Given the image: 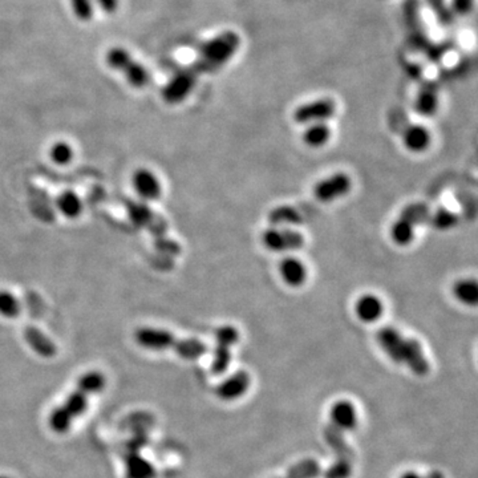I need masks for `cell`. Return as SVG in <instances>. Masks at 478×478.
Masks as SVG:
<instances>
[{
	"mask_svg": "<svg viewBox=\"0 0 478 478\" xmlns=\"http://www.w3.org/2000/svg\"><path fill=\"white\" fill-rule=\"evenodd\" d=\"M376 339L381 350L395 363L407 365L415 375L429 374L431 365L424 355L422 344L416 339L405 338L396 329L389 326L377 331Z\"/></svg>",
	"mask_w": 478,
	"mask_h": 478,
	"instance_id": "1",
	"label": "cell"
},
{
	"mask_svg": "<svg viewBox=\"0 0 478 478\" xmlns=\"http://www.w3.org/2000/svg\"><path fill=\"white\" fill-rule=\"evenodd\" d=\"M105 387V377L99 371H91L80 377L76 391L71 393L67 401L54 410L49 416V427L54 432L66 433L72 422L87 410V401L92 393H97Z\"/></svg>",
	"mask_w": 478,
	"mask_h": 478,
	"instance_id": "2",
	"label": "cell"
},
{
	"mask_svg": "<svg viewBox=\"0 0 478 478\" xmlns=\"http://www.w3.org/2000/svg\"><path fill=\"white\" fill-rule=\"evenodd\" d=\"M135 341L144 348L164 351L173 348L178 356L188 360L205 356L209 348L198 339H178L171 332L153 327H142L135 332Z\"/></svg>",
	"mask_w": 478,
	"mask_h": 478,
	"instance_id": "3",
	"label": "cell"
},
{
	"mask_svg": "<svg viewBox=\"0 0 478 478\" xmlns=\"http://www.w3.org/2000/svg\"><path fill=\"white\" fill-rule=\"evenodd\" d=\"M240 42V36L235 31L216 35L201 46L192 68L200 76L201 73H213L225 67L238 52Z\"/></svg>",
	"mask_w": 478,
	"mask_h": 478,
	"instance_id": "4",
	"label": "cell"
},
{
	"mask_svg": "<svg viewBox=\"0 0 478 478\" xmlns=\"http://www.w3.org/2000/svg\"><path fill=\"white\" fill-rule=\"evenodd\" d=\"M431 216L429 207L424 204H410L407 206L391 228V237L398 246H408L415 238V230L428 222Z\"/></svg>",
	"mask_w": 478,
	"mask_h": 478,
	"instance_id": "5",
	"label": "cell"
},
{
	"mask_svg": "<svg viewBox=\"0 0 478 478\" xmlns=\"http://www.w3.org/2000/svg\"><path fill=\"white\" fill-rule=\"evenodd\" d=\"M403 16L408 31L410 46L416 51L427 54L433 43L429 40L427 30L422 23L419 0H405L403 3Z\"/></svg>",
	"mask_w": 478,
	"mask_h": 478,
	"instance_id": "6",
	"label": "cell"
},
{
	"mask_svg": "<svg viewBox=\"0 0 478 478\" xmlns=\"http://www.w3.org/2000/svg\"><path fill=\"white\" fill-rule=\"evenodd\" d=\"M238 331L233 326H222L216 330V345L212 363V372L214 375H222L226 372L231 360L230 348L238 343Z\"/></svg>",
	"mask_w": 478,
	"mask_h": 478,
	"instance_id": "7",
	"label": "cell"
},
{
	"mask_svg": "<svg viewBox=\"0 0 478 478\" xmlns=\"http://www.w3.org/2000/svg\"><path fill=\"white\" fill-rule=\"evenodd\" d=\"M336 112V104L329 97L318 99L310 103L302 104L298 106L293 118L298 124H315V123H324L326 120L331 118Z\"/></svg>",
	"mask_w": 478,
	"mask_h": 478,
	"instance_id": "8",
	"label": "cell"
},
{
	"mask_svg": "<svg viewBox=\"0 0 478 478\" xmlns=\"http://www.w3.org/2000/svg\"><path fill=\"white\" fill-rule=\"evenodd\" d=\"M262 242L271 251L299 250L305 245V237L291 228H269L263 231Z\"/></svg>",
	"mask_w": 478,
	"mask_h": 478,
	"instance_id": "9",
	"label": "cell"
},
{
	"mask_svg": "<svg viewBox=\"0 0 478 478\" xmlns=\"http://www.w3.org/2000/svg\"><path fill=\"white\" fill-rule=\"evenodd\" d=\"M198 75L192 67L180 71L174 78L166 84L162 91V97L168 104H178L183 102L190 92L193 91Z\"/></svg>",
	"mask_w": 478,
	"mask_h": 478,
	"instance_id": "10",
	"label": "cell"
},
{
	"mask_svg": "<svg viewBox=\"0 0 478 478\" xmlns=\"http://www.w3.org/2000/svg\"><path fill=\"white\" fill-rule=\"evenodd\" d=\"M353 181L348 174L336 173L317 183L314 188V195L320 202H332L350 193Z\"/></svg>",
	"mask_w": 478,
	"mask_h": 478,
	"instance_id": "11",
	"label": "cell"
},
{
	"mask_svg": "<svg viewBox=\"0 0 478 478\" xmlns=\"http://www.w3.org/2000/svg\"><path fill=\"white\" fill-rule=\"evenodd\" d=\"M128 209H129V216L137 226L148 228L156 237H161L159 242L168 239L165 238V231H166L165 221L161 216H156L148 206L144 204H129Z\"/></svg>",
	"mask_w": 478,
	"mask_h": 478,
	"instance_id": "12",
	"label": "cell"
},
{
	"mask_svg": "<svg viewBox=\"0 0 478 478\" xmlns=\"http://www.w3.org/2000/svg\"><path fill=\"white\" fill-rule=\"evenodd\" d=\"M324 440L336 455V460H335L336 462H345V464L353 465V449L350 445L347 444L342 428L330 422L324 429Z\"/></svg>",
	"mask_w": 478,
	"mask_h": 478,
	"instance_id": "13",
	"label": "cell"
},
{
	"mask_svg": "<svg viewBox=\"0 0 478 478\" xmlns=\"http://www.w3.org/2000/svg\"><path fill=\"white\" fill-rule=\"evenodd\" d=\"M250 375L246 371H238L230 376L216 388V396L225 401H233L242 398L250 388Z\"/></svg>",
	"mask_w": 478,
	"mask_h": 478,
	"instance_id": "14",
	"label": "cell"
},
{
	"mask_svg": "<svg viewBox=\"0 0 478 478\" xmlns=\"http://www.w3.org/2000/svg\"><path fill=\"white\" fill-rule=\"evenodd\" d=\"M133 186L136 193L145 201H154L161 197L162 188L159 178L148 169H138L133 174Z\"/></svg>",
	"mask_w": 478,
	"mask_h": 478,
	"instance_id": "15",
	"label": "cell"
},
{
	"mask_svg": "<svg viewBox=\"0 0 478 478\" xmlns=\"http://www.w3.org/2000/svg\"><path fill=\"white\" fill-rule=\"evenodd\" d=\"M439 108V87L434 81L422 82L416 102L415 109L422 116H432Z\"/></svg>",
	"mask_w": 478,
	"mask_h": 478,
	"instance_id": "16",
	"label": "cell"
},
{
	"mask_svg": "<svg viewBox=\"0 0 478 478\" xmlns=\"http://www.w3.org/2000/svg\"><path fill=\"white\" fill-rule=\"evenodd\" d=\"M24 339L27 344L34 350L35 353L43 357H54L57 353L56 345L47 335L34 326L25 327Z\"/></svg>",
	"mask_w": 478,
	"mask_h": 478,
	"instance_id": "17",
	"label": "cell"
},
{
	"mask_svg": "<svg viewBox=\"0 0 478 478\" xmlns=\"http://www.w3.org/2000/svg\"><path fill=\"white\" fill-rule=\"evenodd\" d=\"M331 422L342 428L344 432H351L357 425L356 410L350 401H338L331 408Z\"/></svg>",
	"mask_w": 478,
	"mask_h": 478,
	"instance_id": "18",
	"label": "cell"
},
{
	"mask_svg": "<svg viewBox=\"0 0 478 478\" xmlns=\"http://www.w3.org/2000/svg\"><path fill=\"white\" fill-rule=\"evenodd\" d=\"M355 312L357 318L364 323H374L383 315L384 306L383 302L372 294L360 296L355 305Z\"/></svg>",
	"mask_w": 478,
	"mask_h": 478,
	"instance_id": "19",
	"label": "cell"
},
{
	"mask_svg": "<svg viewBox=\"0 0 478 478\" xmlns=\"http://www.w3.org/2000/svg\"><path fill=\"white\" fill-rule=\"evenodd\" d=\"M403 141L410 152L422 153L431 144V133L425 126L417 124L405 126L403 132Z\"/></svg>",
	"mask_w": 478,
	"mask_h": 478,
	"instance_id": "20",
	"label": "cell"
},
{
	"mask_svg": "<svg viewBox=\"0 0 478 478\" xmlns=\"http://www.w3.org/2000/svg\"><path fill=\"white\" fill-rule=\"evenodd\" d=\"M279 271L286 283L293 287L303 285L307 278V269L305 263L298 258L288 257L279 264Z\"/></svg>",
	"mask_w": 478,
	"mask_h": 478,
	"instance_id": "21",
	"label": "cell"
},
{
	"mask_svg": "<svg viewBox=\"0 0 478 478\" xmlns=\"http://www.w3.org/2000/svg\"><path fill=\"white\" fill-rule=\"evenodd\" d=\"M305 219L303 214L293 206H278L274 207L269 214V221L275 226L281 225H299Z\"/></svg>",
	"mask_w": 478,
	"mask_h": 478,
	"instance_id": "22",
	"label": "cell"
},
{
	"mask_svg": "<svg viewBox=\"0 0 478 478\" xmlns=\"http://www.w3.org/2000/svg\"><path fill=\"white\" fill-rule=\"evenodd\" d=\"M331 129L326 123H315L308 126L303 133V141L311 148H319L330 140Z\"/></svg>",
	"mask_w": 478,
	"mask_h": 478,
	"instance_id": "23",
	"label": "cell"
},
{
	"mask_svg": "<svg viewBox=\"0 0 478 478\" xmlns=\"http://www.w3.org/2000/svg\"><path fill=\"white\" fill-rule=\"evenodd\" d=\"M453 294L455 299L467 306H474L477 303L478 288L476 281L461 279L453 285Z\"/></svg>",
	"mask_w": 478,
	"mask_h": 478,
	"instance_id": "24",
	"label": "cell"
},
{
	"mask_svg": "<svg viewBox=\"0 0 478 478\" xmlns=\"http://www.w3.org/2000/svg\"><path fill=\"white\" fill-rule=\"evenodd\" d=\"M57 207L60 213L69 219H75L82 212V204L79 195L73 192H64L57 200Z\"/></svg>",
	"mask_w": 478,
	"mask_h": 478,
	"instance_id": "25",
	"label": "cell"
},
{
	"mask_svg": "<svg viewBox=\"0 0 478 478\" xmlns=\"http://www.w3.org/2000/svg\"><path fill=\"white\" fill-rule=\"evenodd\" d=\"M128 476L129 478H154L156 472L153 467L141 458L140 455H130L128 457Z\"/></svg>",
	"mask_w": 478,
	"mask_h": 478,
	"instance_id": "26",
	"label": "cell"
},
{
	"mask_svg": "<svg viewBox=\"0 0 478 478\" xmlns=\"http://www.w3.org/2000/svg\"><path fill=\"white\" fill-rule=\"evenodd\" d=\"M128 82L135 88L147 87L149 81V73L147 68L136 60H132L123 71Z\"/></svg>",
	"mask_w": 478,
	"mask_h": 478,
	"instance_id": "27",
	"label": "cell"
},
{
	"mask_svg": "<svg viewBox=\"0 0 478 478\" xmlns=\"http://www.w3.org/2000/svg\"><path fill=\"white\" fill-rule=\"evenodd\" d=\"M428 222L432 228H437L440 231H445V230L455 228L457 222H458V216H455V213L451 212L449 209L440 207L434 213H431Z\"/></svg>",
	"mask_w": 478,
	"mask_h": 478,
	"instance_id": "28",
	"label": "cell"
},
{
	"mask_svg": "<svg viewBox=\"0 0 478 478\" xmlns=\"http://www.w3.org/2000/svg\"><path fill=\"white\" fill-rule=\"evenodd\" d=\"M321 469L317 460L308 458L295 464L283 478H317Z\"/></svg>",
	"mask_w": 478,
	"mask_h": 478,
	"instance_id": "29",
	"label": "cell"
},
{
	"mask_svg": "<svg viewBox=\"0 0 478 478\" xmlns=\"http://www.w3.org/2000/svg\"><path fill=\"white\" fill-rule=\"evenodd\" d=\"M22 311L20 302L18 298L7 290H0V315L7 319L19 317Z\"/></svg>",
	"mask_w": 478,
	"mask_h": 478,
	"instance_id": "30",
	"label": "cell"
},
{
	"mask_svg": "<svg viewBox=\"0 0 478 478\" xmlns=\"http://www.w3.org/2000/svg\"><path fill=\"white\" fill-rule=\"evenodd\" d=\"M105 60H106L108 67H111L114 71L123 72L126 66L133 60V57L130 56V54L124 48L114 47L108 51Z\"/></svg>",
	"mask_w": 478,
	"mask_h": 478,
	"instance_id": "31",
	"label": "cell"
},
{
	"mask_svg": "<svg viewBox=\"0 0 478 478\" xmlns=\"http://www.w3.org/2000/svg\"><path fill=\"white\" fill-rule=\"evenodd\" d=\"M49 157L57 165H68L73 159V149L67 142L59 141L51 147Z\"/></svg>",
	"mask_w": 478,
	"mask_h": 478,
	"instance_id": "32",
	"label": "cell"
},
{
	"mask_svg": "<svg viewBox=\"0 0 478 478\" xmlns=\"http://www.w3.org/2000/svg\"><path fill=\"white\" fill-rule=\"evenodd\" d=\"M427 1L440 23L443 25H451L453 23V12L448 7L446 0H427Z\"/></svg>",
	"mask_w": 478,
	"mask_h": 478,
	"instance_id": "33",
	"label": "cell"
},
{
	"mask_svg": "<svg viewBox=\"0 0 478 478\" xmlns=\"http://www.w3.org/2000/svg\"><path fill=\"white\" fill-rule=\"evenodd\" d=\"M69 1H71L72 11L76 15L78 19L82 20V22L91 20L92 16H93L92 0H69Z\"/></svg>",
	"mask_w": 478,
	"mask_h": 478,
	"instance_id": "34",
	"label": "cell"
},
{
	"mask_svg": "<svg viewBox=\"0 0 478 478\" xmlns=\"http://www.w3.org/2000/svg\"><path fill=\"white\" fill-rule=\"evenodd\" d=\"M353 464L333 462L324 473V478H350L353 476Z\"/></svg>",
	"mask_w": 478,
	"mask_h": 478,
	"instance_id": "35",
	"label": "cell"
},
{
	"mask_svg": "<svg viewBox=\"0 0 478 478\" xmlns=\"http://www.w3.org/2000/svg\"><path fill=\"white\" fill-rule=\"evenodd\" d=\"M472 7H473V0H452L451 10L453 13L464 16L472 11Z\"/></svg>",
	"mask_w": 478,
	"mask_h": 478,
	"instance_id": "36",
	"label": "cell"
},
{
	"mask_svg": "<svg viewBox=\"0 0 478 478\" xmlns=\"http://www.w3.org/2000/svg\"><path fill=\"white\" fill-rule=\"evenodd\" d=\"M105 13H114L118 8V0H96Z\"/></svg>",
	"mask_w": 478,
	"mask_h": 478,
	"instance_id": "37",
	"label": "cell"
},
{
	"mask_svg": "<svg viewBox=\"0 0 478 478\" xmlns=\"http://www.w3.org/2000/svg\"><path fill=\"white\" fill-rule=\"evenodd\" d=\"M400 478H445V476L443 472L433 470V472L428 473V474H417V473H413V472H408V473L403 474Z\"/></svg>",
	"mask_w": 478,
	"mask_h": 478,
	"instance_id": "38",
	"label": "cell"
},
{
	"mask_svg": "<svg viewBox=\"0 0 478 478\" xmlns=\"http://www.w3.org/2000/svg\"><path fill=\"white\" fill-rule=\"evenodd\" d=\"M0 478H7V477H0Z\"/></svg>",
	"mask_w": 478,
	"mask_h": 478,
	"instance_id": "39",
	"label": "cell"
}]
</instances>
